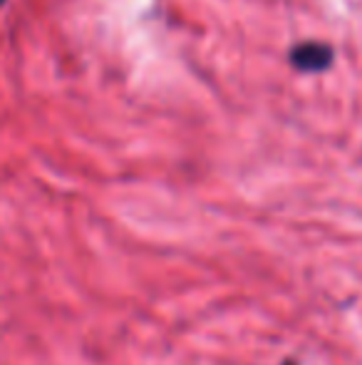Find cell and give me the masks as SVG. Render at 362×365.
<instances>
[{
	"label": "cell",
	"mask_w": 362,
	"mask_h": 365,
	"mask_svg": "<svg viewBox=\"0 0 362 365\" xmlns=\"http://www.w3.org/2000/svg\"><path fill=\"white\" fill-rule=\"evenodd\" d=\"M335 60V53L330 45L325 43H300L290 50V65L303 73H320V70H328Z\"/></svg>",
	"instance_id": "6da1fadb"
},
{
	"label": "cell",
	"mask_w": 362,
	"mask_h": 365,
	"mask_svg": "<svg viewBox=\"0 0 362 365\" xmlns=\"http://www.w3.org/2000/svg\"><path fill=\"white\" fill-rule=\"evenodd\" d=\"M283 365H295V363H293V361H285Z\"/></svg>",
	"instance_id": "7a4b0ae2"
},
{
	"label": "cell",
	"mask_w": 362,
	"mask_h": 365,
	"mask_svg": "<svg viewBox=\"0 0 362 365\" xmlns=\"http://www.w3.org/2000/svg\"><path fill=\"white\" fill-rule=\"evenodd\" d=\"M3 3H5V0H0V5H3Z\"/></svg>",
	"instance_id": "3957f363"
}]
</instances>
